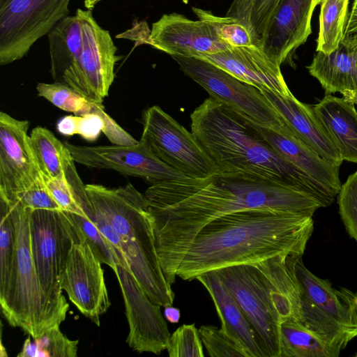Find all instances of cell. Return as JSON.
Here are the masks:
<instances>
[{
    "instance_id": "cell-15",
    "label": "cell",
    "mask_w": 357,
    "mask_h": 357,
    "mask_svg": "<svg viewBox=\"0 0 357 357\" xmlns=\"http://www.w3.org/2000/svg\"><path fill=\"white\" fill-rule=\"evenodd\" d=\"M146 44L172 57L197 58L228 47L205 22L192 20L176 13L165 14L153 23Z\"/></svg>"
},
{
    "instance_id": "cell-41",
    "label": "cell",
    "mask_w": 357,
    "mask_h": 357,
    "mask_svg": "<svg viewBox=\"0 0 357 357\" xmlns=\"http://www.w3.org/2000/svg\"><path fill=\"white\" fill-rule=\"evenodd\" d=\"M336 292L348 309L352 323L357 327V292L344 287L336 289Z\"/></svg>"
},
{
    "instance_id": "cell-1",
    "label": "cell",
    "mask_w": 357,
    "mask_h": 357,
    "mask_svg": "<svg viewBox=\"0 0 357 357\" xmlns=\"http://www.w3.org/2000/svg\"><path fill=\"white\" fill-rule=\"evenodd\" d=\"M144 195L160 264L171 285L176 282L178 266L195 237L211 221L253 208L313 215L324 207L301 190L259 177L222 172L205 178L155 182Z\"/></svg>"
},
{
    "instance_id": "cell-17",
    "label": "cell",
    "mask_w": 357,
    "mask_h": 357,
    "mask_svg": "<svg viewBox=\"0 0 357 357\" xmlns=\"http://www.w3.org/2000/svg\"><path fill=\"white\" fill-rule=\"evenodd\" d=\"M82 33V67L93 101L102 103L114 79V67L119 57L108 31L102 29L91 10L78 8L75 13Z\"/></svg>"
},
{
    "instance_id": "cell-34",
    "label": "cell",
    "mask_w": 357,
    "mask_h": 357,
    "mask_svg": "<svg viewBox=\"0 0 357 357\" xmlns=\"http://www.w3.org/2000/svg\"><path fill=\"white\" fill-rule=\"evenodd\" d=\"M54 326L33 338L38 348V357H77L79 340H72Z\"/></svg>"
},
{
    "instance_id": "cell-9",
    "label": "cell",
    "mask_w": 357,
    "mask_h": 357,
    "mask_svg": "<svg viewBox=\"0 0 357 357\" xmlns=\"http://www.w3.org/2000/svg\"><path fill=\"white\" fill-rule=\"evenodd\" d=\"M70 0H0V65L20 60L68 15Z\"/></svg>"
},
{
    "instance_id": "cell-26",
    "label": "cell",
    "mask_w": 357,
    "mask_h": 357,
    "mask_svg": "<svg viewBox=\"0 0 357 357\" xmlns=\"http://www.w3.org/2000/svg\"><path fill=\"white\" fill-rule=\"evenodd\" d=\"M29 142L36 161L44 179L65 176L66 165L71 154L48 129L37 126L29 135Z\"/></svg>"
},
{
    "instance_id": "cell-31",
    "label": "cell",
    "mask_w": 357,
    "mask_h": 357,
    "mask_svg": "<svg viewBox=\"0 0 357 357\" xmlns=\"http://www.w3.org/2000/svg\"><path fill=\"white\" fill-rule=\"evenodd\" d=\"M66 213L75 226L79 238L88 243L102 264L108 265L112 270L120 265L115 250L96 226L95 215L90 218L73 213Z\"/></svg>"
},
{
    "instance_id": "cell-23",
    "label": "cell",
    "mask_w": 357,
    "mask_h": 357,
    "mask_svg": "<svg viewBox=\"0 0 357 357\" xmlns=\"http://www.w3.org/2000/svg\"><path fill=\"white\" fill-rule=\"evenodd\" d=\"M313 111L342 159L357 163V110L344 98L326 93Z\"/></svg>"
},
{
    "instance_id": "cell-33",
    "label": "cell",
    "mask_w": 357,
    "mask_h": 357,
    "mask_svg": "<svg viewBox=\"0 0 357 357\" xmlns=\"http://www.w3.org/2000/svg\"><path fill=\"white\" fill-rule=\"evenodd\" d=\"M0 294L7 287L13 264L15 229L8 205L0 200Z\"/></svg>"
},
{
    "instance_id": "cell-2",
    "label": "cell",
    "mask_w": 357,
    "mask_h": 357,
    "mask_svg": "<svg viewBox=\"0 0 357 357\" xmlns=\"http://www.w3.org/2000/svg\"><path fill=\"white\" fill-rule=\"evenodd\" d=\"M314 230L312 215L261 208L219 217L195 237L176 275L190 281L218 268L255 264L275 256L303 255Z\"/></svg>"
},
{
    "instance_id": "cell-28",
    "label": "cell",
    "mask_w": 357,
    "mask_h": 357,
    "mask_svg": "<svg viewBox=\"0 0 357 357\" xmlns=\"http://www.w3.org/2000/svg\"><path fill=\"white\" fill-rule=\"evenodd\" d=\"M349 0H321L317 52L329 54L340 45Z\"/></svg>"
},
{
    "instance_id": "cell-13",
    "label": "cell",
    "mask_w": 357,
    "mask_h": 357,
    "mask_svg": "<svg viewBox=\"0 0 357 357\" xmlns=\"http://www.w3.org/2000/svg\"><path fill=\"white\" fill-rule=\"evenodd\" d=\"M113 271L124 301L128 346L139 354L160 355L167 349L171 335L160 306L149 299L130 270L117 265Z\"/></svg>"
},
{
    "instance_id": "cell-27",
    "label": "cell",
    "mask_w": 357,
    "mask_h": 357,
    "mask_svg": "<svg viewBox=\"0 0 357 357\" xmlns=\"http://www.w3.org/2000/svg\"><path fill=\"white\" fill-rule=\"evenodd\" d=\"M280 357H335L315 333L292 319L280 324Z\"/></svg>"
},
{
    "instance_id": "cell-36",
    "label": "cell",
    "mask_w": 357,
    "mask_h": 357,
    "mask_svg": "<svg viewBox=\"0 0 357 357\" xmlns=\"http://www.w3.org/2000/svg\"><path fill=\"white\" fill-rule=\"evenodd\" d=\"M202 343L211 357H248L243 349L222 329L213 325L199 328Z\"/></svg>"
},
{
    "instance_id": "cell-32",
    "label": "cell",
    "mask_w": 357,
    "mask_h": 357,
    "mask_svg": "<svg viewBox=\"0 0 357 357\" xmlns=\"http://www.w3.org/2000/svg\"><path fill=\"white\" fill-rule=\"evenodd\" d=\"M198 19L211 28L216 37L227 46L239 47L253 45L249 31L237 19L215 15L209 10L192 7Z\"/></svg>"
},
{
    "instance_id": "cell-7",
    "label": "cell",
    "mask_w": 357,
    "mask_h": 357,
    "mask_svg": "<svg viewBox=\"0 0 357 357\" xmlns=\"http://www.w3.org/2000/svg\"><path fill=\"white\" fill-rule=\"evenodd\" d=\"M30 224L32 255L50 328L66 318L69 304L62 293L61 277L70 250L80 238L63 211L33 210Z\"/></svg>"
},
{
    "instance_id": "cell-19",
    "label": "cell",
    "mask_w": 357,
    "mask_h": 357,
    "mask_svg": "<svg viewBox=\"0 0 357 357\" xmlns=\"http://www.w3.org/2000/svg\"><path fill=\"white\" fill-rule=\"evenodd\" d=\"M47 36L50 73L54 80L72 87L93 101L82 67V33L78 16H66Z\"/></svg>"
},
{
    "instance_id": "cell-37",
    "label": "cell",
    "mask_w": 357,
    "mask_h": 357,
    "mask_svg": "<svg viewBox=\"0 0 357 357\" xmlns=\"http://www.w3.org/2000/svg\"><path fill=\"white\" fill-rule=\"evenodd\" d=\"M337 196L342 222L350 237L357 243V170L342 184Z\"/></svg>"
},
{
    "instance_id": "cell-3",
    "label": "cell",
    "mask_w": 357,
    "mask_h": 357,
    "mask_svg": "<svg viewBox=\"0 0 357 357\" xmlns=\"http://www.w3.org/2000/svg\"><path fill=\"white\" fill-rule=\"evenodd\" d=\"M191 131L220 172L259 177L304 191L324 207L335 195L281 156L256 123L210 97L190 114Z\"/></svg>"
},
{
    "instance_id": "cell-44",
    "label": "cell",
    "mask_w": 357,
    "mask_h": 357,
    "mask_svg": "<svg viewBox=\"0 0 357 357\" xmlns=\"http://www.w3.org/2000/svg\"><path fill=\"white\" fill-rule=\"evenodd\" d=\"M102 0H84V6L87 10H92L96 4Z\"/></svg>"
},
{
    "instance_id": "cell-40",
    "label": "cell",
    "mask_w": 357,
    "mask_h": 357,
    "mask_svg": "<svg viewBox=\"0 0 357 357\" xmlns=\"http://www.w3.org/2000/svg\"><path fill=\"white\" fill-rule=\"evenodd\" d=\"M341 43L349 47H357V0L353 2Z\"/></svg>"
},
{
    "instance_id": "cell-6",
    "label": "cell",
    "mask_w": 357,
    "mask_h": 357,
    "mask_svg": "<svg viewBox=\"0 0 357 357\" xmlns=\"http://www.w3.org/2000/svg\"><path fill=\"white\" fill-rule=\"evenodd\" d=\"M6 204L15 225V248L8 282L0 294L1 313L9 325L20 328L33 339L49 328L31 250L30 222L33 209L19 202Z\"/></svg>"
},
{
    "instance_id": "cell-20",
    "label": "cell",
    "mask_w": 357,
    "mask_h": 357,
    "mask_svg": "<svg viewBox=\"0 0 357 357\" xmlns=\"http://www.w3.org/2000/svg\"><path fill=\"white\" fill-rule=\"evenodd\" d=\"M256 125L281 156L337 195L342 185L340 166L321 157L299 139L287 125L280 130Z\"/></svg>"
},
{
    "instance_id": "cell-38",
    "label": "cell",
    "mask_w": 357,
    "mask_h": 357,
    "mask_svg": "<svg viewBox=\"0 0 357 357\" xmlns=\"http://www.w3.org/2000/svg\"><path fill=\"white\" fill-rule=\"evenodd\" d=\"M102 128V119L94 114L65 116L56 123V129L59 133L66 136L77 134L90 142L95 141L99 137Z\"/></svg>"
},
{
    "instance_id": "cell-39",
    "label": "cell",
    "mask_w": 357,
    "mask_h": 357,
    "mask_svg": "<svg viewBox=\"0 0 357 357\" xmlns=\"http://www.w3.org/2000/svg\"><path fill=\"white\" fill-rule=\"evenodd\" d=\"M16 202L33 210L62 211L46 187L44 179L25 192Z\"/></svg>"
},
{
    "instance_id": "cell-29",
    "label": "cell",
    "mask_w": 357,
    "mask_h": 357,
    "mask_svg": "<svg viewBox=\"0 0 357 357\" xmlns=\"http://www.w3.org/2000/svg\"><path fill=\"white\" fill-rule=\"evenodd\" d=\"M280 0H233L227 16L238 20L249 31L252 44L260 46L262 36Z\"/></svg>"
},
{
    "instance_id": "cell-4",
    "label": "cell",
    "mask_w": 357,
    "mask_h": 357,
    "mask_svg": "<svg viewBox=\"0 0 357 357\" xmlns=\"http://www.w3.org/2000/svg\"><path fill=\"white\" fill-rule=\"evenodd\" d=\"M85 188L93 209L119 234L130 269L147 296L160 307L172 305L175 294L160 264L144 194L131 183L117 188L87 184Z\"/></svg>"
},
{
    "instance_id": "cell-14",
    "label": "cell",
    "mask_w": 357,
    "mask_h": 357,
    "mask_svg": "<svg viewBox=\"0 0 357 357\" xmlns=\"http://www.w3.org/2000/svg\"><path fill=\"white\" fill-rule=\"evenodd\" d=\"M63 143L75 162L90 168L111 169L153 183L185 178L160 160L141 141L132 146H87Z\"/></svg>"
},
{
    "instance_id": "cell-21",
    "label": "cell",
    "mask_w": 357,
    "mask_h": 357,
    "mask_svg": "<svg viewBox=\"0 0 357 357\" xmlns=\"http://www.w3.org/2000/svg\"><path fill=\"white\" fill-rule=\"evenodd\" d=\"M260 90L299 139L324 158L341 166L343 160L319 123L312 106L299 101L291 92L283 95Z\"/></svg>"
},
{
    "instance_id": "cell-10",
    "label": "cell",
    "mask_w": 357,
    "mask_h": 357,
    "mask_svg": "<svg viewBox=\"0 0 357 357\" xmlns=\"http://www.w3.org/2000/svg\"><path fill=\"white\" fill-rule=\"evenodd\" d=\"M181 70L210 96L245 114L263 126L282 130L287 123L255 86L243 82L215 65L196 57L174 56Z\"/></svg>"
},
{
    "instance_id": "cell-35",
    "label": "cell",
    "mask_w": 357,
    "mask_h": 357,
    "mask_svg": "<svg viewBox=\"0 0 357 357\" xmlns=\"http://www.w3.org/2000/svg\"><path fill=\"white\" fill-rule=\"evenodd\" d=\"M169 357H204L203 343L195 324H183L170 335L167 346Z\"/></svg>"
},
{
    "instance_id": "cell-25",
    "label": "cell",
    "mask_w": 357,
    "mask_h": 357,
    "mask_svg": "<svg viewBox=\"0 0 357 357\" xmlns=\"http://www.w3.org/2000/svg\"><path fill=\"white\" fill-rule=\"evenodd\" d=\"M303 255L293 253L290 259L301 294L317 309L357 336L348 309L328 280L318 278L304 265Z\"/></svg>"
},
{
    "instance_id": "cell-30",
    "label": "cell",
    "mask_w": 357,
    "mask_h": 357,
    "mask_svg": "<svg viewBox=\"0 0 357 357\" xmlns=\"http://www.w3.org/2000/svg\"><path fill=\"white\" fill-rule=\"evenodd\" d=\"M38 95L50 101L59 109L77 116L92 114L96 102L63 83H38Z\"/></svg>"
},
{
    "instance_id": "cell-45",
    "label": "cell",
    "mask_w": 357,
    "mask_h": 357,
    "mask_svg": "<svg viewBox=\"0 0 357 357\" xmlns=\"http://www.w3.org/2000/svg\"><path fill=\"white\" fill-rule=\"evenodd\" d=\"M355 357H357V352L354 354Z\"/></svg>"
},
{
    "instance_id": "cell-12",
    "label": "cell",
    "mask_w": 357,
    "mask_h": 357,
    "mask_svg": "<svg viewBox=\"0 0 357 357\" xmlns=\"http://www.w3.org/2000/svg\"><path fill=\"white\" fill-rule=\"evenodd\" d=\"M102 262L80 238L72 246L61 277V287L78 310L96 326L111 302Z\"/></svg>"
},
{
    "instance_id": "cell-22",
    "label": "cell",
    "mask_w": 357,
    "mask_h": 357,
    "mask_svg": "<svg viewBox=\"0 0 357 357\" xmlns=\"http://www.w3.org/2000/svg\"><path fill=\"white\" fill-rule=\"evenodd\" d=\"M196 279L209 293L221 321V329L243 349L248 357H264L248 319L216 273L208 271Z\"/></svg>"
},
{
    "instance_id": "cell-16",
    "label": "cell",
    "mask_w": 357,
    "mask_h": 357,
    "mask_svg": "<svg viewBox=\"0 0 357 357\" xmlns=\"http://www.w3.org/2000/svg\"><path fill=\"white\" fill-rule=\"evenodd\" d=\"M321 0H280L262 36L260 47L281 66L306 42L312 32L311 20Z\"/></svg>"
},
{
    "instance_id": "cell-18",
    "label": "cell",
    "mask_w": 357,
    "mask_h": 357,
    "mask_svg": "<svg viewBox=\"0 0 357 357\" xmlns=\"http://www.w3.org/2000/svg\"><path fill=\"white\" fill-rule=\"evenodd\" d=\"M197 58L215 65L259 89H266L283 95L291 92L280 66L273 62L259 46H228L223 50Z\"/></svg>"
},
{
    "instance_id": "cell-42",
    "label": "cell",
    "mask_w": 357,
    "mask_h": 357,
    "mask_svg": "<svg viewBox=\"0 0 357 357\" xmlns=\"http://www.w3.org/2000/svg\"><path fill=\"white\" fill-rule=\"evenodd\" d=\"M31 335L25 340L22 349L17 357H38V348L34 342H31Z\"/></svg>"
},
{
    "instance_id": "cell-5",
    "label": "cell",
    "mask_w": 357,
    "mask_h": 357,
    "mask_svg": "<svg viewBox=\"0 0 357 357\" xmlns=\"http://www.w3.org/2000/svg\"><path fill=\"white\" fill-rule=\"evenodd\" d=\"M252 326L264 357H280V324L294 319V307L255 264L214 270Z\"/></svg>"
},
{
    "instance_id": "cell-43",
    "label": "cell",
    "mask_w": 357,
    "mask_h": 357,
    "mask_svg": "<svg viewBox=\"0 0 357 357\" xmlns=\"http://www.w3.org/2000/svg\"><path fill=\"white\" fill-rule=\"evenodd\" d=\"M165 318L172 324H177L181 319V311L178 308L172 305L165 307Z\"/></svg>"
},
{
    "instance_id": "cell-11",
    "label": "cell",
    "mask_w": 357,
    "mask_h": 357,
    "mask_svg": "<svg viewBox=\"0 0 357 357\" xmlns=\"http://www.w3.org/2000/svg\"><path fill=\"white\" fill-rule=\"evenodd\" d=\"M29 122L0 112V200L16 202L43 180L29 142Z\"/></svg>"
},
{
    "instance_id": "cell-24",
    "label": "cell",
    "mask_w": 357,
    "mask_h": 357,
    "mask_svg": "<svg viewBox=\"0 0 357 357\" xmlns=\"http://www.w3.org/2000/svg\"><path fill=\"white\" fill-rule=\"evenodd\" d=\"M307 68L326 93H340L342 98L357 105V47L341 43L329 54L317 52Z\"/></svg>"
},
{
    "instance_id": "cell-8",
    "label": "cell",
    "mask_w": 357,
    "mask_h": 357,
    "mask_svg": "<svg viewBox=\"0 0 357 357\" xmlns=\"http://www.w3.org/2000/svg\"><path fill=\"white\" fill-rule=\"evenodd\" d=\"M139 141L167 166L190 178H205L220 172L192 131L159 106L144 111Z\"/></svg>"
}]
</instances>
